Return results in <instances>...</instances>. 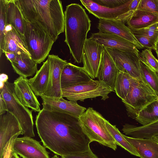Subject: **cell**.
Wrapping results in <instances>:
<instances>
[{"label":"cell","mask_w":158,"mask_h":158,"mask_svg":"<svg viewBox=\"0 0 158 158\" xmlns=\"http://www.w3.org/2000/svg\"><path fill=\"white\" fill-rule=\"evenodd\" d=\"M98 28L99 32L115 35L135 44L139 49L144 48L137 41L132 30L122 21L100 19Z\"/></svg>","instance_id":"9a60e30c"},{"label":"cell","mask_w":158,"mask_h":158,"mask_svg":"<svg viewBox=\"0 0 158 158\" xmlns=\"http://www.w3.org/2000/svg\"><path fill=\"white\" fill-rule=\"evenodd\" d=\"M62 97L69 101L77 102L87 98L101 97L105 100L113 90L103 82L91 79L88 81L74 86L61 89Z\"/></svg>","instance_id":"ba28073f"},{"label":"cell","mask_w":158,"mask_h":158,"mask_svg":"<svg viewBox=\"0 0 158 158\" xmlns=\"http://www.w3.org/2000/svg\"><path fill=\"white\" fill-rule=\"evenodd\" d=\"M51 158H59V157L57 155H55L53 156Z\"/></svg>","instance_id":"7dc6e473"},{"label":"cell","mask_w":158,"mask_h":158,"mask_svg":"<svg viewBox=\"0 0 158 158\" xmlns=\"http://www.w3.org/2000/svg\"><path fill=\"white\" fill-rule=\"evenodd\" d=\"M40 97L42 100L43 109L45 110L62 112L78 119L86 110L77 102L66 100L63 97H49L44 94Z\"/></svg>","instance_id":"4fadbf2b"},{"label":"cell","mask_w":158,"mask_h":158,"mask_svg":"<svg viewBox=\"0 0 158 158\" xmlns=\"http://www.w3.org/2000/svg\"><path fill=\"white\" fill-rule=\"evenodd\" d=\"M19 134H17L10 139L6 144L4 150L2 158H10L11 155L13 152L14 143Z\"/></svg>","instance_id":"f35d334b"},{"label":"cell","mask_w":158,"mask_h":158,"mask_svg":"<svg viewBox=\"0 0 158 158\" xmlns=\"http://www.w3.org/2000/svg\"><path fill=\"white\" fill-rule=\"evenodd\" d=\"M141 0H132L129 6V11L135 12L138 10Z\"/></svg>","instance_id":"ab89813d"},{"label":"cell","mask_w":158,"mask_h":158,"mask_svg":"<svg viewBox=\"0 0 158 158\" xmlns=\"http://www.w3.org/2000/svg\"><path fill=\"white\" fill-rule=\"evenodd\" d=\"M157 56V57L158 58V56ZM157 73V76L158 77V73Z\"/></svg>","instance_id":"c3c4849f"},{"label":"cell","mask_w":158,"mask_h":158,"mask_svg":"<svg viewBox=\"0 0 158 158\" xmlns=\"http://www.w3.org/2000/svg\"><path fill=\"white\" fill-rule=\"evenodd\" d=\"M142 126L158 120V98L141 110L135 119Z\"/></svg>","instance_id":"f1b7e54d"},{"label":"cell","mask_w":158,"mask_h":158,"mask_svg":"<svg viewBox=\"0 0 158 158\" xmlns=\"http://www.w3.org/2000/svg\"><path fill=\"white\" fill-rule=\"evenodd\" d=\"M0 94L6 104L7 111L13 115L18 121L24 136H35L32 110L23 106L18 100L15 94L13 83L8 81L0 87Z\"/></svg>","instance_id":"8992f818"},{"label":"cell","mask_w":158,"mask_h":158,"mask_svg":"<svg viewBox=\"0 0 158 158\" xmlns=\"http://www.w3.org/2000/svg\"><path fill=\"white\" fill-rule=\"evenodd\" d=\"M4 53L7 60H9L10 62L13 61L15 60L17 55L14 53L6 52H5Z\"/></svg>","instance_id":"b9f144b4"},{"label":"cell","mask_w":158,"mask_h":158,"mask_svg":"<svg viewBox=\"0 0 158 158\" xmlns=\"http://www.w3.org/2000/svg\"><path fill=\"white\" fill-rule=\"evenodd\" d=\"M7 0H0V56L3 53L4 32L6 25Z\"/></svg>","instance_id":"1f68e13d"},{"label":"cell","mask_w":158,"mask_h":158,"mask_svg":"<svg viewBox=\"0 0 158 158\" xmlns=\"http://www.w3.org/2000/svg\"><path fill=\"white\" fill-rule=\"evenodd\" d=\"M83 131L91 142H97L114 150L116 142L108 130L106 119L93 108H88L78 118Z\"/></svg>","instance_id":"277c9868"},{"label":"cell","mask_w":158,"mask_h":158,"mask_svg":"<svg viewBox=\"0 0 158 158\" xmlns=\"http://www.w3.org/2000/svg\"><path fill=\"white\" fill-rule=\"evenodd\" d=\"M0 115L4 114L7 112V108L6 102L2 96L0 95Z\"/></svg>","instance_id":"60d3db41"},{"label":"cell","mask_w":158,"mask_h":158,"mask_svg":"<svg viewBox=\"0 0 158 158\" xmlns=\"http://www.w3.org/2000/svg\"><path fill=\"white\" fill-rule=\"evenodd\" d=\"M90 38L104 48L140 53L136 45L115 35L98 32L92 34Z\"/></svg>","instance_id":"e0dca14e"},{"label":"cell","mask_w":158,"mask_h":158,"mask_svg":"<svg viewBox=\"0 0 158 158\" xmlns=\"http://www.w3.org/2000/svg\"><path fill=\"white\" fill-rule=\"evenodd\" d=\"M105 123L108 130L115 140L116 144L124 148L130 154L139 157L132 146L124 138L123 134L119 131L116 126L112 125L106 120Z\"/></svg>","instance_id":"f546056e"},{"label":"cell","mask_w":158,"mask_h":158,"mask_svg":"<svg viewBox=\"0 0 158 158\" xmlns=\"http://www.w3.org/2000/svg\"><path fill=\"white\" fill-rule=\"evenodd\" d=\"M65 18L64 42L75 62H82V53L91 21L85 9L79 4L66 6Z\"/></svg>","instance_id":"3957f363"},{"label":"cell","mask_w":158,"mask_h":158,"mask_svg":"<svg viewBox=\"0 0 158 158\" xmlns=\"http://www.w3.org/2000/svg\"><path fill=\"white\" fill-rule=\"evenodd\" d=\"M140 158H158V143L152 138H137L123 135Z\"/></svg>","instance_id":"7402d4cb"},{"label":"cell","mask_w":158,"mask_h":158,"mask_svg":"<svg viewBox=\"0 0 158 158\" xmlns=\"http://www.w3.org/2000/svg\"><path fill=\"white\" fill-rule=\"evenodd\" d=\"M17 134L23 135L22 128L15 116L8 111L0 115V158L10 139Z\"/></svg>","instance_id":"5bb4252c"},{"label":"cell","mask_w":158,"mask_h":158,"mask_svg":"<svg viewBox=\"0 0 158 158\" xmlns=\"http://www.w3.org/2000/svg\"><path fill=\"white\" fill-rule=\"evenodd\" d=\"M91 79L83 67L68 63L64 66L61 73V88L62 89L74 86L88 81Z\"/></svg>","instance_id":"ffe728a7"},{"label":"cell","mask_w":158,"mask_h":158,"mask_svg":"<svg viewBox=\"0 0 158 158\" xmlns=\"http://www.w3.org/2000/svg\"><path fill=\"white\" fill-rule=\"evenodd\" d=\"M35 125L43 145L57 155L76 154L90 149L91 142L78 119L70 115L42 109L36 116Z\"/></svg>","instance_id":"6da1fadb"},{"label":"cell","mask_w":158,"mask_h":158,"mask_svg":"<svg viewBox=\"0 0 158 158\" xmlns=\"http://www.w3.org/2000/svg\"><path fill=\"white\" fill-rule=\"evenodd\" d=\"M10 158H20L15 152L14 151L12 152Z\"/></svg>","instance_id":"ee69618b"},{"label":"cell","mask_w":158,"mask_h":158,"mask_svg":"<svg viewBox=\"0 0 158 158\" xmlns=\"http://www.w3.org/2000/svg\"><path fill=\"white\" fill-rule=\"evenodd\" d=\"M62 158H98L90 148L85 152L67 156H62Z\"/></svg>","instance_id":"74e56055"},{"label":"cell","mask_w":158,"mask_h":158,"mask_svg":"<svg viewBox=\"0 0 158 158\" xmlns=\"http://www.w3.org/2000/svg\"><path fill=\"white\" fill-rule=\"evenodd\" d=\"M48 57L49 66V74L48 85L44 95L49 97H62L61 75L64 66L68 62L60 58L57 55H49Z\"/></svg>","instance_id":"8fae6325"},{"label":"cell","mask_w":158,"mask_h":158,"mask_svg":"<svg viewBox=\"0 0 158 158\" xmlns=\"http://www.w3.org/2000/svg\"><path fill=\"white\" fill-rule=\"evenodd\" d=\"M155 51L156 54L157 56H158V41L157 43Z\"/></svg>","instance_id":"f6af8a7d"},{"label":"cell","mask_w":158,"mask_h":158,"mask_svg":"<svg viewBox=\"0 0 158 158\" xmlns=\"http://www.w3.org/2000/svg\"><path fill=\"white\" fill-rule=\"evenodd\" d=\"M119 71L112 58L104 48L97 77L98 80L114 91L116 80Z\"/></svg>","instance_id":"d6986e66"},{"label":"cell","mask_w":158,"mask_h":158,"mask_svg":"<svg viewBox=\"0 0 158 158\" xmlns=\"http://www.w3.org/2000/svg\"><path fill=\"white\" fill-rule=\"evenodd\" d=\"M105 48L112 58L119 71L125 72L137 80L141 79L139 54L115 49Z\"/></svg>","instance_id":"9c48e42d"},{"label":"cell","mask_w":158,"mask_h":158,"mask_svg":"<svg viewBox=\"0 0 158 158\" xmlns=\"http://www.w3.org/2000/svg\"><path fill=\"white\" fill-rule=\"evenodd\" d=\"M132 0H128L123 5L114 8L102 6L91 0L80 1L89 13L99 19L116 20L118 16L129 11V5Z\"/></svg>","instance_id":"ac0fdd59"},{"label":"cell","mask_w":158,"mask_h":158,"mask_svg":"<svg viewBox=\"0 0 158 158\" xmlns=\"http://www.w3.org/2000/svg\"><path fill=\"white\" fill-rule=\"evenodd\" d=\"M104 48L90 37L86 40L82 53L83 68L93 79L97 77Z\"/></svg>","instance_id":"30bf717a"},{"label":"cell","mask_w":158,"mask_h":158,"mask_svg":"<svg viewBox=\"0 0 158 158\" xmlns=\"http://www.w3.org/2000/svg\"><path fill=\"white\" fill-rule=\"evenodd\" d=\"M131 30L134 35L146 36L158 41V23L145 28Z\"/></svg>","instance_id":"836d02e7"},{"label":"cell","mask_w":158,"mask_h":158,"mask_svg":"<svg viewBox=\"0 0 158 158\" xmlns=\"http://www.w3.org/2000/svg\"><path fill=\"white\" fill-rule=\"evenodd\" d=\"M140 60L153 71L158 72V60L153 54L151 50L145 49L139 53Z\"/></svg>","instance_id":"d6a6232c"},{"label":"cell","mask_w":158,"mask_h":158,"mask_svg":"<svg viewBox=\"0 0 158 158\" xmlns=\"http://www.w3.org/2000/svg\"><path fill=\"white\" fill-rule=\"evenodd\" d=\"M134 35L137 41L144 48L155 50L158 41L146 36L139 35Z\"/></svg>","instance_id":"d590c367"},{"label":"cell","mask_w":158,"mask_h":158,"mask_svg":"<svg viewBox=\"0 0 158 158\" xmlns=\"http://www.w3.org/2000/svg\"><path fill=\"white\" fill-rule=\"evenodd\" d=\"M6 24L12 26L24 39L25 19L19 0H7Z\"/></svg>","instance_id":"603a6c76"},{"label":"cell","mask_w":158,"mask_h":158,"mask_svg":"<svg viewBox=\"0 0 158 158\" xmlns=\"http://www.w3.org/2000/svg\"><path fill=\"white\" fill-rule=\"evenodd\" d=\"M13 150L22 158H50L46 148L28 136L17 138L13 143Z\"/></svg>","instance_id":"7c38bea8"},{"label":"cell","mask_w":158,"mask_h":158,"mask_svg":"<svg viewBox=\"0 0 158 158\" xmlns=\"http://www.w3.org/2000/svg\"><path fill=\"white\" fill-rule=\"evenodd\" d=\"M158 98L156 94L141 78L131 84L127 96L122 101L128 116L135 119L141 110Z\"/></svg>","instance_id":"52a82bcc"},{"label":"cell","mask_w":158,"mask_h":158,"mask_svg":"<svg viewBox=\"0 0 158 158\" xmlns=\"http://www.w3.org/2000/svg\"><path fill=\"white\" fill-rule=\"evenodd\" d=\"M158 23V14L138 10L127 21L128 27L131 30L147 27Z\"/></svg>","instance_id":"4316f807"},{"label":"cell","mask_w":158,"mask_h":158,"mask_svg":"<svg viewBox=\"0 0 158 158\" xmlns=\"http://www.w3.org/2000/svg\"><path fill=\"white\" fill-rule=\"evenodd\" d=\"M136 80L128 74L119 71L116 80L114 91L122 101L125 99L131 84Z\"/></svg>","instance_id":"83f0119b"},{"label":"cell","mask_w":158,"mask_h":158,"mask_svg":"<svg viewBox=\"0 0 158 158\" xmlns=\"http://www.w3.org/2000/svg\"><path fill=\"white\" fill-rule=\"evenodd\" d=\"M138 10L158 14V0H141Z\"/></svg>","instance_id":"e575fe53"},{"label":"cell","mask_w":158,"mask_h":158,"mask_svg":"<svg viewBox=\"0 0 158 158\" xmlns=\"http://www.w3.org/2000/svg\"><path fill=\"white\" fill-rule=\"evenodd\" d=\"M128 0H93L98 4L106 7L114 8L118 7L128 2Z\"/></svg>","instance_id":"8d00e7d4"},{"label":"cell","mask_w":158,"mask_h":158,"mask_svg":"<svg viewBox=\"0 0 158 158\" xmlns=\"http://www.w3.org/2000/svg\"><path fill=\"white\" fill-rule=\"evenodd\" d=\"M152 138L154 140L158 143V135L153 137Z\"/></svg>","instance_id":"bcb514c9"},{"label":"cell","mask_w":158,"mask_h":158,"mask_svg":"<svg viewBox=\"0 0 158 158\" xmlns=\"http://www.w3.org/2000/svg\"><path fill=\"white\" fill-rule=\"evenodd\" d=\"M126 135L137 138H151L158 135V120L145 126H137L127 123L123 126Z\"/></svg>","instance_id":"484cf974"},{"label":"cell","mask_w":158,"mask_h":158,"mask_svg":"<svg viewBox=\"0 0 158 158\" xmlns=\"http://www.w3.org/2000/svg\"><path fill=\"white\" fill-rule=\"evenodd\" d=\"M5 52L17 54L24 53L31 56L23 38L12 26L8 24L4 32L3 53Z\"/></svg>","instance_id":"44dd1931"},{"label":"cell","mask_w":158,"mask_h":158,"mask_svg":"<svg viewBox=\"0 0 158 158\" xmlns=\"http://www.w3.org/2000/svg\"><path fill=\"white\" fill-rule=\"evenodd\" d=\"M14 90L19 101L32 111L39 112L40 104L32 91L27 77L19 76L13 83Z\"/></svg>","instance_id":"2e32d148"},{"label":"cell","mask_w":158,"mask_h":158,"mask_svg":"<svg viewBox=\"0 0 158 158\" xmlns=\"http://www.w3.org/2000/svg\"><path fill=\"white\" fill-rule=\"evenodd\" d=\"M139 64L141 78L158 96V77L156 73L150 69L140 60Z\"/></svg>","instance_id":"4dcf8cb0"},{"label":"cell","mask_w":158,"mask_h":158,"mask_svg":"<svg viewBox=\"0 0 158 158\" xmlns=\"http://www.w3.org/2000/svg\"><path fill=\"white\" fill-rule=\"evenodd\" d=\"M49 74V63L47 59L34 76L28 79L30 86L36 96L44 94L48 85Z\"/></svg>","instance_id":"cb8c5ba5"},{"label":"cell","mask_w":158,"mask_h":158,"mask_svg":"<svg viewBox=\"0 0 158 158\" xmlns=\"http://www.w3.org/2000/svg\"></svg>","instance_id":"681fc988"},{"label":"cell","mask_w":158,"mask_h":158,"mask_svg":"<svg viewBox=\"0 0 158 158\" xmlns=\"http://www.w3.org/2000/svg\"><path fill=\"white\" fill-rule=\"evenodd\" d=\"M10 63L15 72L19 76L31 77L38 71V64L24 53L17 54L15 60Z\"/></svg>","instance_id":"d4e9b609"},{"label":"cell","mask_w":158,"mask_h":158,"mask_svg":"<svg viewBox=\"0 0 158 158\" xmlns=\"http://www.w3.org/2000/svg\"><path fill=\"white\" fill-rule=\"evenodd\" d=\"M1 85L0 87H2L6 82L8 81V77L7 75L4 73H2L0 75Z\"/></svg>","instance_id":"7bdbcfd3"},{"label":"cell","mask_w":158,"mask_h":158,"mask_svg":"<svg viewBox=\"0 0 158 158\" xmlns=\"http://www.w3.org/2000/svg\"><path fill=\"white\" fill-rule=\"evenodd\" d=\"M23 17L44 29L55 42L64 31L65 18L59 0H19Z\"/></svg>","instance_id":"7a4b0ae2"},{"label":"cell","mask_w":158,"mask_h":158,"mask_svg":"<svg viewBox=\"0 0 158 158\" xmlns=\"http://www.w3.org/2000/svg\"><path fill=\"white\" fill-rule=\"evenodd\" d=\"M24 39L31 58L37 64L48 56L55 42L41 26L25 19Z\"/></svg>","instance_id":"5b68a950"}]
</instances>
